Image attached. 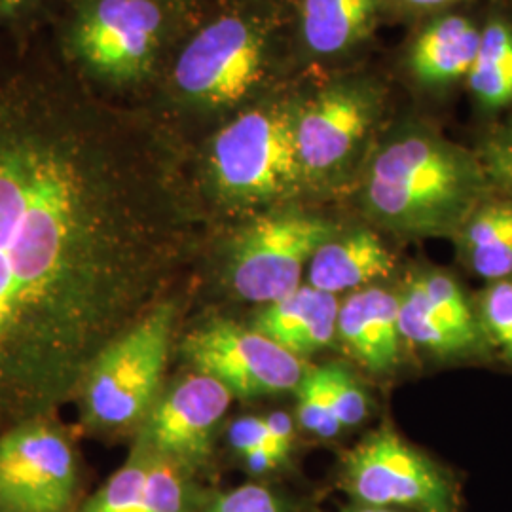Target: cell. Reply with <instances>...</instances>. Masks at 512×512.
Returning a JSON list of instances; mask_svg holds the SVG:
<instances>
[{"label":"cell","instance_id":"1","mask_svg":"<svg viewBox=\"0 0 512 512\" xmlns=\"http://www.w3.org/2000/svg\"><path fill=\"white\" fill-rule=\"evenodd\" d=\"M177 249L139 120L67 69L0 65V437L80 397L154 308Z\"/></svg>","mask_w":512,"mask_h":512},{"label":"cell","instance_id":"2","mask_svg":"<svg viewBox=\"0 0 512 512\" xmlns=\"http://www.w3.org/2000/svg\"><path fill=\"white\" fill-rule=\"evenodd\" d=\"M490 192L475 150L418 126L387 137L363 181L368 217L391 232L420 238H454Z\"/></svg>","mask_w":512,"mask_h":512},{"label":"cell","instance_id":"3","mask_svg":"<svg viewBox=\"0 0 512 512\" xmlns=\"http://www.w3.org/2000/svg\"><path fill=\"white\" fill-rule=\"evenodd\" d=\"M298 105L270 101L241 110L213 137L207 177L234 209H266L291 198L304 181L296 148Z\"/></svg>","mask_w":512,"mask_h":512},{"label":"cell","instance_id":"4","mask_svg":"<svg viewBox=\"0 0 512 512\" xmlns=\"http://www.w3.org/2000/svg\"><path fill=\"white\" fill-rule=\"evenodd\" d=\"M171 330L173 306L156 304L99 355L80 391L90 425L124 429L147 416L164 374Z\"/></svg>","mask_w":512,"mask_h":512},{"label":"cell","instance_id":"5","mask_svg":"<svg viewBox=\"0 0 512 512\" xmlns=\"http://www.w3.org/2000/svg\"><path fill=\"white\" fill-rule=\"evenodd\" d=\"M270 63V37L258 19L222 16L184 48L173 71L175 88L203 109H230L249 99Z\"/></svg>","mask_w":512,"mask_h":512},{"label":"cell","instance_id":"6","mask_svg":"<svg viewBox=\"0 0 512 512\" xmlns=\"http://www.w3.org/2000/svg\"><path fill=\"white\" fill-rule=\"evenodd\" d=\"M342 484L365 507L399 512H459L454 478L399 435L380 429L344 459Z\"/></svg>","mask_w":512,"mask_h":512},{"label":"cell","instance_id":"7","mask_svg":"<svg viewBox=\"0 0 512 512\" xmlns=\"http://www.w3.org/2000/svg\"><path fill=\"white\" fill-rule=\"evenodd\" d=\"M323 217L277 211L256 217L234 239L228 277L238 296L272 304L300 287V277L317 249L336 234Z\"/></svg>","mask_w":512,"mask_h":512},{"label":"cell","instance_id":"8","mask_svg":"<svg viewBox=\"0 0 512 512\" xmlns=\"http://www.w3.org/2000/svg\"><path fill=\"white\" fill-rule=\"evenodd\" d=\"M162 35L158 0H90L74 23V54L103 80L139 82L156 63Z\"/></svg>","mask_w":512,"mask_h":512},{"label":"cell","instance_id":"9","mask_svg":"<svg viewBox=\"0 0 512 512\" xmlns=\"http://www.w3.org/2000/svg\"><path fill=\"white\" fill-rule=\"evenodd\" d=\"M184 355L200 374L226 385L238 397H264L298 389L304 361L274 340L232 321H211L188 334Z\"/></svg>","mask_w":512,"mask_h":512},{"label":"cell","instance_id":"10","mask_svg":"<svg viewBox=\"0 0 512 512\" xmlns=\"http://www.w3.org/2000/svg\"><path fill=\"white\" fill-rule=\"evenodd\" d=\"M76 492V458L48 418L0 437V512H65Z\"/></svg>","mask_w":512,"mask_h":512},{"label":"cell","instance_id":"11","mask_svg":"<svg viewBox=\"0 0 512 512\" xmlns=\"http://www.w3.org/2000/svg\"><path fill=\"white\" fill-rule=\"evenodd\" d=\"M380 105V95L365 82H338L298 105L296 148L306 183L334 181L353 164Z\"/></svg>","mask_w":512,"mask_h":512},{"label":"cell","instance_id":"12","mask_svg":"<svg viewBox=\"0 0 512 512\" xmlns=\"http://www.w3.org/2000/svg\"><path fill=\"white\" fill-rule=\"evenodd\" d=\"M226 385L192 374L175 385L148 414L141 442L165 458L190 467L209 450V440L232 403Z\"/></svg>","mask_w":512,"mask_h":512},{"label":"cell","instance_id":"13","mask_svg":"<svg viewBox=\"0 0 512 512\" xmlns=\"http://www.w3.org/2000/svg\"><path fill=\"white\" fill-rule=\"evenodd\" d=\"M186 467L150 450L141 440L128 461L78 512H188Z\"/></svg>","mask_w":512,"mask_h":512},{"label":"cell","instance_id":"14","mask_svg":"<svg viewBox=\"0 0 512 512\" xmlns=\"http://www.w3.org/2000/svg\"><path fill=\"white\" fill-rule=\"evenodd\" d=\"M336 334L368 370L382 374L397 365L401 334V296L380 287L351 294L340 306Z\"/></svg>","mask_w":512,"mask_h":512},{"label":"cell","instance_id":"15","mask_svg":"<svg viewBox=\"0 0 512 512\" xmlns=\"http://www.w3.org/2000/svg\"><path fill=\"white\" fill-rule=\"evenodd\" d=\"M338 313L340 304L334 294L300 285L285 298L268 304L256 315L251 327L304 359L334 340Z\"/></svg>","mask_w":512,"mask_h":512},{"label":"cell","instance_id":"16","mask_svg":"<svg viewBox=\"0 0 512 512\" xmlns=\"http://www.w3.org/2000/svg\"><path fill=\"white\" fill-rule=\"evenodd\" d=\"M395 258L374 232L361 228L327 239L308 266V285L336 294L361 289L393 270Z\"/></svg>","mask_w":512,"mask_h":512},{"label":"cell","instance_id":"17","mask_svg":"<svg viewBox=\"0 0 512 512\" xmlns=\"http://www.w3.org/2000/svg\"><path fill=\"white\" fill-rule=\"evenodd\" d=\"M482 37L475 19L450 14L433 19L410 52V69L425 86L444 88L467 80Z\"/></svg>","mask_w":512,"mask_h":512},{"label":"cell","instance_id":"18","mask_svg":"<svg viewBox=\"0 0 512 512\" xmlns=\"http://www.w3.org/2000/svg\"><path fill=\"white\" fill-rule=\"evenodd\" d=\"M461 264L486 283L512 279V194L494 190L454 236Z\"/></svg>","mask_w":512,"mask_h":512},{"label":"cell","instance_id":"19","mask_svg":"<svg viewBox=\"0 0 512 512\" xmlns=\"http://www.w3.org/2000/svg\"><path fill=\"white\" fill-rule=\"evenodd\" d=\"M378 6L380 0H302V40L313 54H342L366 37Z\"/></svg>","mask_w":512,"mask_h":512},{"label":"cell","instance_id":"20","mask_svg":"<svg viewBox=\"0 0 512 512\" xmlns=\"http://www.w3.org/2000/svg\"><path fill=\"white\" fill-rule=\"evenodd\" d=\"M467 86L476 105L486 114H497L512 105V21L494 16L482 25L480 48Z\"/></svg>","mask_w":512,"mask_h":512},{"label":"cell","instance_id":"21","mask_svg":"<svg viewBox=\"0 0 512 512\" xmlns=\"http://www.w3.org/2000/svg\"><path fill=\"white\" fill-rule=\"evenodd\" d=\"M401 334L406 342L427 349L444 359L469 361L467 353L454 338V334L429 310L420 291L412 283H408L401 296Z\"/></svg>","mask_w":512,"mask_h":512},{"label":"cell","instance_id":"22","mask_svg":"<svg viewBox=\"0 0 512 512\" xmlns=\"http://www.w3.org/2000/svg\"><path fill=\"white\" fill-rule=\"evenodd\" d=\"M296 393V412L302 429L321 439H332L342 433V427L334 416L327 366L306 372Z\"/></svg>","mask_w":512,"mask_h":512},{"label":"cell","instance_id":"23","mask_svg":"<svg viewBox=\"0 0 512 512\" xmlns=\"http://www.w3.org/2000/svg\"><path fill=\"white\" fill-rule=\"evenodd\" d=\"M475 302L495 357L512 366V279L488 283Z\"/></svg>","mask_w":512,"mask_h":512},{"label":"cell","instance_id":"24","mask_svg":"<svg viewBox=\"0 0 512 512\" xmlns=\"http://www.w3.org/2000/svg\"><path fill=\"white\" fill-rule=\"evenodd\" d=\"M475 152L492 188L512 194V118L490 129Z\"/></svg>","mask_w":512,"mask_h":512},{"label":"cell","instance_id":"25","mask_svg":"<svg viewBox=\"0 0 512 512\" xmlns=\"http://www.w3.org/2000/svg\"><path fill=\"white\" fill-rule=\"evenodd\" d=\"M327 372H329L334 416L344 431L365 420L368 414V401H366L365 391L353 380L348 370L338 365H329Z\"/></svg>","mask_w":512,"mask_h":512},{"label":"cell","instance_id":"26","mask_svg":"<svg viewBox=\"0 0 512 512\" xmlns=\"http://www.w3.org/2000/svg\"><path fill=\"white\" fill-rule=\"evenodd\" d=\"M230 442L241 458H247L258 450L270 454L277 463L287 458V454L275 446L266 418H241L236 421L230 429Z\"/></svg>","mask_w":512,"mask_h":512},{"label":"cell","instance_id":"27","mask_svg":"<svg viewBox=\"0 0 512 512\" xmlns=\"http://www.w3.org/2000/svg\"><path fill=\"white\" fill-rule=\"evenodd\" d=\"M207 512H283L279 499L260 484H245L217 497Z\"/></svg>","mask_w":512,"mask_h":512},{"label":"cell","instance_id":"28","mask_svg":"<svg viewBox=\"0 0 512 512\" xmlns=\"http://www.w3.org/2000/svg\"><path fill=\"white\" fill-rule=\"evenodd\" d=\"M399 2L408 8H416V10H439V8L452 6L459 0H399Z\"/></svg>","mask_w":512,"mask_h":512},{"label":"cell","instance_id":"29","mask_svg":"<svg viewBox=\"0 0 512 512\" xmlns=\"http://www.w3.org/2000/svg\"><path fill=\"white\" fill-rule=\"evenodd\" d=\"M346 512H399V511H391V509H378V507H359V509H351V511Z\"/></svg>","mask_w":512,"mask_h":512},{"label":"cell","instance_id":"30","mask_svg":"<svg viewBox=\"0 0 512 512\" xmlns=\"http://www.w3.org/2000/svg\"><path fill=\"white\" fill-rule=\"evenodd\" d=\"M18 0H0V10L2 8H8V6H14Z\"/></svg>","mask_w":512,"mask_h":512}]
</instances>
